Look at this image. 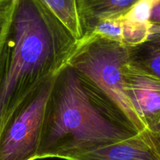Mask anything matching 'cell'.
Returning <instances> with one entry per match:
<instances>
[{"label":"cell","mask_w":160,"mask_h":160,"mask_svg":"<svg viewBox=\"0 0 160 160\" xmlns=\"http://www.w3.org/2000/svg\"><path fill=\"white\" fill-rule=\"evenodd\" d=\"M77 42L39 0H16L0 48V135L64 68Z\"/></svg>","instance_id":"cell-1"},{"label":"cell","mask_w":160,"mask_h":160,"mask_svg":"<svg viewBox=\"0 0 160 160\" xmlns=\"http://www.w3.org/2000/svg\"><path fill=\"white\" fill-rule=\"evenodd\" d=\"M135 134L114 103L67 63L47 102L37 159L67 160Z\"/></svg>","instance_id":"cell-2"},{"label":"cell","mask_w":160,"mask_h":160,"mask_svg":"<svg viewBox=\"0 0 160 160\" xmlns=\"http://www.w3.org/2000/svg\"><path fill=\"white\" fill-rule=\"evenodd\" d=\"M128 46L96 34L78 40L67 64L93 84L129 120L136 133L147 130L125 91L122 67Z\"/></svg>","instance_id":"cell-3"},{"label":"cell","mask_w":160,"mask_h":160,"mask_svg":"<svg viewBox=\"0 0 160 160\" xmlns=\"http://www.w3.org/2000/svg\"><path fill=\"white\" fill-rule=\"evenodd\" d=\"M55 76L9 122L0 135V160H35Z\"/></svg>","instance_id":"cell-4"},{"label":"cell","mask_w":160,"mask_h":160,"mask_svg":"<svg viewBox=\"0 0 160 160\" xmlns=\"http://www.w3.org/2000/svg\"><path fill=\"white\" fill-rule=\"evenodd\" d=\"M125 91L147 130L160 136V79L130 63L122 67Z\"/></svg>","instance_id":"cell-5"},{"label":"cell","mask_w":160,"mask_h":160,"mask_svg":"<svg viewBox=\"0 0 160 160\" xmlns=\"http://www.w3.org/2000/svg\"><path fill=\"white\" fill-rule=\"evenodd\" d=\"M67 160H160V136L144 130L126 139Z\"/></svg>","instance_id":"cell-6"},{"label":"cell","mask_w":160,"mask_h":160,"mask_svg":"<svg viewBox=\"0 0 160 160\" xmlns=\"http://www.w3.org/2000/svg\"><path fill=\"white\" fill-rule=\"evenodd\" d=\"M138 0H77L82 37L98 23L109 19L123 17Z\"/></svg>","instance_id":"cell-7"},{"label":"cell","mask_w":160,"mask_h":160,"mask_svg":"<svg viewBox=\"0 0 160 160\" xmlns=\"http://www.w3.org/2000/svg\"><path fill=\"white\" fill-rule=\"evenodd\" d=\"M129 62L145 73L160 79V26L152 24L147 39L128 46Z\"/></svg>","instance_id":"cell-8"},{"label":"cell","mask_w":160,"mask_h":160,"mask_svg":"<svg viewBox=\"0 0 160 160\" xmlns=\"http://www.w3.org/2000/svg\"><path fill=\"white\" fill-rule=\"evenodd\" d=\"M50 9L56 18L70 31L71 34L79 40L82 31L78 20L77 0H39Z\"/></svg>","instance_id":"cell-9"},{"label":"cell","mask_w":160,"mask_h":160,"mask_svg":"<svg viewBox=\"0 0 160 160\" xmlns=\"http://www.w3.org/2000/svg\"><path fill=\"white\" fill-rule=\"evenodd\" d=\"M152 28V23L136 24L125 22L122 23V43L126 46H135L147 39Z\"/></svg>","instance_id":"cell-10"},{"label":"cell","mask_w":160,"mask_h":160,"mask_svg":"<svg viewBox=\"0 0 160 160\" xmlns=\"http://www.w3.org/2000/svg\"><path fill=\"white\" fill-rule=\"evenodd\" d=\"M122 23L123 17L104 20L98 23L86 35L96 34L122 43Z\"/></svg>","instance_id":"cell-11"},{"label":"cell","mask_w":160,"mask_h":160,"mask_svg":"<svg viewBox=\"0 0 160 160\" xmlns=\"http://www.w3.org/2000/svg\"><path fill=\"white\" fill-rule=\"evenodd\" d=\"M16 0H6L0 5V48L9 30Z\"/></svg>","instance_id":"cell-12"},{"label":"cell","mask_w":160,"mask_h":160,"mask_svg":"<svg viewBox=\"0 0 160 160\" xmlns=\"http://www.w3.org/2000/svg\"><path fill=\"white\" fill-rule=\"evenodd\" d=\"M150 23L155 26H160V2L152 9Z\"/></svg>","instance_id":"cell-13"},{"label":"cell","mask_w":160,"mask_h":160,"mask_svg":"<svg viewBox=\"0 0 160 160\" xmlns=\"http://www.w3.org/2000/svg\"><path fill=\"white\" fill-rule=\"evenodd\" d=\"M6 0H0V5L1 4H3V2H6Z\"/></svg>","instance_id":"cell-14"}]
</instances>
